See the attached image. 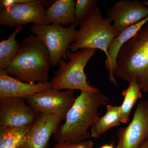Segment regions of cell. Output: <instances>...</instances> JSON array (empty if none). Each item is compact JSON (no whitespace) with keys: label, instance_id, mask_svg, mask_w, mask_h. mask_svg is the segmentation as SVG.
<instances>
[{"label":"cell","instance_id":"6da1fadb","mask_svg":"<svg viewBox=\"0 0 148 148\" xmlns=\"http://www.w3.org/2000/svg\"><path fill=\"white\" fill-rule=\"evenodd\" d=\"M108 102V97L100 90L81 91L67 113L65 123L59 125L53 135L54 140L57 143L87 140L91 136L88 129L100 118L98 109Z\"/></svg>","mask_w":148,"mask_h":148},{"label":"cell","instance_id":"7a4b0ae2","mask_svg":"<svg viewBox=\"0 0 148 148\" xmlns=\"http://www.w3.org/2000/svg\"><path fill=\"white\" fill-rule=\"evenodd\" d=\"M51 66L45 45L32 34L22 41L16 56L5 71L9 75L19 80L35 84L49 82Z\"/></svg>","mask_w":148,"mask_h":148},{"label":"cell","instance_id":"3957f363","mask_svg":"<svg viewBox=\"0 0 148 148\" xmlns=\"http://www.w3.org/2000/svg\"><path fill=\"white\" fill-rule=\"evenodd\" d=\"M113 75L148 92V23L121 48Z\"/></svg>","mask_w":148,"mask_h":148},{"label":"cell","instance_id":"277c9868","mask_svg":"<svg viewBox=\"0 0 148 148\" xmlns=\"http://www.w3.org/2000/svg\"><path fill=\"white\" fill-rule=\"evenodd\" d=\"M112 21L104 18L99 7H96L80 26L69 49L75 52L82 49H100L109 58V47L119 34L115 30Z\"/></svg>","mask_w":148,"mask_h":148},{"label":"cell","instance_id":"5b68a950","mask_svg":"<svg viewBox=\"0 0 148 148\" xmlns=\"http://www.w3.org/2000/svg\"><path fill=\"white\" fill-rule=\"evenodd\" d=\"M96 51V49H82L75 52L68 49L66 56L69 61L61 59L59 61V69L53 74L50 82L51 88L90 92L100 90L88 83L84 73L85 67Z\"/></svg>","mask_w":148,"mask_h":148},{"label":"cell","instance_id":"8992f818","mask_svg":"<svg viewBox=\"0 0 148 148\" xmlns=\"http://www.w3.org/2000/svg\"><path fill=\"white\" fill-rule=\"evenodd\" d=\"M75 25L64 27L57 24H34L29 28L32 34L45 44L50 57L51 66H56L61 59L67 61L66 53L77 31Z\"/></svg>","mask_w":148,"mask_h":148},{"label":"cell","instance_id":"52a82bcc","mask_svg":"<svg viewBox=\"0 0 148 148\" xmlns=\"http://www.w3.org/2000/svg\"><path fill=\"white\" fill-rule=\"evenodd\" d=\"M76 98L73 90L61 91L50 88L31 95L25 100L37 113L55 115L63 121L66 120Z\"/></svg>","mask_w":148,"mask_h":148},{"label":"cell","instance_id":"ba28073f","mask_svg":"<svg viewBox=\"0 0 148 148\" xmlns=\"http://www.w3.org/2000/svg\"><path fill=\"white\" fill-rule=\"evenodd\" d=\"M49 3L48 1L33 0L31 2L17 4L3 9L0 13V24L9 27L32 23L45 25V6Z\"/></svg>","mask_w":148,"mask_h":148},{"label":"cell","instance_id":"9c48e42d","mask_svg":"<svg viewBox=\"0 0 148 148\" xmlns=\"http://www.w3.org/2000/svg\"><path fill=\"white\" fill-rule=\"evenodd\" d=\"M116 148H139L148 138V101L138 103L131 121L118 131Z\"/></svg>","mask_w":148,"mask_h":148},{"label":"cell","instance_id":"30bf717a","mask_svg":"<svg viewBox=\"0 0 148 148\" xmlns=\"http://www.w3.org/2000/svg\"><path fill=\"white\" fill-rule=\"evenodd\" d=\"M38 113L26 104L23 98L0 100V126L21 127L32 125Z\"/></svg>","mask_w":148,"mask_h":148},{"label":"cell","instance_id":"8fae6325","mask_svg":"<svg viewBox=\"0 0 148 148\" xmlns=\"http://www.w3.org/2000/svg\"><path fill=\"white\" fill-rule=\"evenodd\" d=\"M148 16V7L138 1H119L107 11L108 18L113 22V27L119 34Z\"/></svg>","mask_w":148,"mask_h":148},{"label":"cell","instance_id":"7c38bea8","mask_svg":"<svg viewBox=\"0 0 148 148\" xmlns=\"http://www.w3.org/2000/svg\"><path fill=\"white\" fill-rule=\"evenodd\" d=\"M61 121L55 115L38 113L20 148H48L49 139Z\"/></svg>","mask_w":148,"mask_h":148},{"label":"cell","instance_id":"4fadbf2b","mask_svg":"<svg viewBox=\"0 0 148 148\" xmlns=\"http://www.w3.org/2000/svg\"><path fill=\"white\" fill-rule=\"evenodd\" d=\"M51 88L50 82L31 84L9 75L0 70V100L18 98L26 99L29 96Z\"/></svg>","mask_w":148,"mask_h":148},{"label":"cell","instance_id":"5bb4252c","mask_svg":"<svg viewBox=\"0 0 148 148\" xmlns=\"http://www.w3.org/2000/svg\"><path fill=\"white\" fill-rule=\"evenodd\" d=\"M148 23V16L137 24L130 26L120 33L113 40L108 49L109 58L106 59L105 66L107 71L109 72V78L110 81L117 86L113 73L116 66V60L121 48L127 41L134 37L146 24Z\"/></svg>","mask_w":148,"mask_h":148},{"label":"cell","instance_id":"9a60e30c","mask_svg":"<svg viewBox=\"0 0 148 148\" xmlns=\"http://www.w3.org/2000/svg\"><path fill=\"white\" fill-rule=\"evenodd\" d=\"M74 0H56L46 9L45 25H75Z\"/></svg>","mask_w":148,"mask_h":148},{"label":"cell","instance_id":"2e32d148","mask_svg":"<svg viewBox=\"0 0 148 148\" xmlns=\"http://www.w3.org/2000/svg\"><path fill=\"white\" fill-rule=\"evenodd\" d=\"M106 112L100 117L92 125L90 135L93 138H99L112 127L119 126L121 123L120 107L108 105L106 106Z\"/></svg>","mask_w":148,"mask_h":148},{"label":"cell","instance_id":"e0dca14e","mask_svg":"<svg viewBox=\"0 0 148 148\" xmlns=\"http://www.w3.org/2000/svg\"><path fill=\"white\" fill-rule=\"evenodd\" d=\"M32 125L14 127L0 126V148H20Z\"/></svg>","mask_w":148,"mask_h":148},{"label":"cell","instance_id":"ac0fdd59","mask_svg":"<svg viewBox=\"0 0 148 148\" xmlns=\"http://www.w3.org/2000/svg\"><path fill=\"white\" fill-rule=\"evenodd\" d=\"M22 29V26L15 27L7 39L2 40L0 42V70H5L17 54L20 44L15 38Z\"/></svg>","mask_w":148,"mask_h":148},{"label":"cell","instance_id":"d6986e66","mask_svg":"<svg viewBox=\"0 0 148 148\" xmlns=\"http://www.w3.org/2000/svg\"><path fill=\"white\" fill-rule=\"evenodd\" d=\"M142 90L136 82H131L126 89L121 92L124 97L120 107L121 123H127L130 119V115L133 107L138 100L142 97Z\"/></svg>","mask_w":148,"mask_h":148},{"label":"cell","instance_id":"ffe728a7","mask_svg":"<svg viewBox=\"0 0 148 148\" xmlns=\"http://www.w3.org/2000/svg\"><path fill=\"white\" fill-rule=\"evenodd\" d=\"M98 3L97 0H77L75 7V25L80 26L85 19L94 10Z\"/></svg>","mask_w":148,"mask_h":148},{"label":"cell","instance_id":"44dd1931","mask_svg":"<svg viewBox=\"0 0 148 148\" xmlns=\"http://www.w3.org/2000/svg\"><path fill=\"white\" fill-rule=\"evenodd\" d=\"M94 143L90 140L77 143L65 142L57 143L53 148H92Z\"/></svg>","mask_w":148,"mask_h":148},{"label":"cell","instance_id":"7402d4cb","mask_svg":"<svg viewBox=\"0 0 148 148\" xmlns=\"http://www.w3.org/2000/svg\"><path fill=\"white\" fill-rule=\"evenodd\" d=\"M100 148H115L114 147L113 144V143H111V144H107V145H104L102 146Z\"/></svg>","mask_w":148,"mask_h":148},{"label":"cell","instance_id":"603a6c76","mask_svg":"<svg viewBox=\"0 0 148 148\" xmlns=\"http://www.w3.org/2000/svg\"><path fill=\"white\" fill-rule=\"evenodd\" d=\"M139 148H148V138Z\"/></svg>","mask_w":148,"mask_h":148},{"label":"cell","instance_id":"cb8c5ba5","mask_svg":"<svg viewBox=\"0 0 148 148\" xmlns=\"http://www.w3.org/2000/svg\"><path fill=\"white\" fill-rule=\"evenodd\" d=\"M143 3L145 5L148 7V1H145L143 2Z\"/></svg>","mask_w":148,"mask_h":148}]
</instances>
